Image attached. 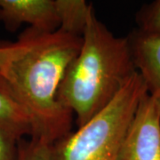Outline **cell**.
Here are the masks:
<instances>
[{"label": "cell", "mask_w": 160, "mask_h": 160, "mask_svg": "<svg viewBox=\"0 0 160 160\" xmlns=\"http://www.w3.org/2000/svg\"><path fill=\"white\" fill-rule=\"evenodd\" d=\"M81 46V36L32 27L15 42H0V80L29 117L31 137L49 145L71 129L73 114L60 103L57 95Z\"/></svg>", "instance_id": "obj_1"}, {"label": "cell", "mask_w": 160, "mask_h": 160, "mask_svg": "<svg viewBox=\"0 0 160 160\" xmlns=\"http://www.w3.org/2000/svg\"><path fill=\"white\" fill-rule=\"evenodd\" d=\"M130 41L112 34L92 9L78 54L66 70L58 101L84 126L111 102L136 71Z\"/></svg>", "instance_id": "obj_2"}, {"label": "cell", "mask_w": 160, "mask_h": 160, "mask_svg": "<svg viewBox=\"0 0 160 160\" xmlns=\"http://www.w3.org/2000/svg\"><path fill=\"white\" fill-rule=\"evenodd\" d=\"M147 92L136 70L106 108L50 145L48 160H117L126 130Z\"/></svg>", "instance_id": "obj_3"}, {"label": "cell", "mask_w": 160, "mask_h": 160, "mask_svg": "<svg viewBox=\"0 0 160 160\" xmlns=\"http://www.w3.org/2000/svg\"><path fill=\"white\" fill-rule=\"evenodd\" d=\"M117 160H160V103L149 92L138 105Z\"/></svg>", "instance_id": "obj_4"}, {"label": "cell", "mask_w": 160, "mask_h": 160, "mask_svg": "<svg viewBox=\"0 0 160 160\" xmlns=\"http://www.w3.org/2000/svg\"><path fill=\"white\" fill-rule=\"evenodd\" d=\"M0 22L14 32L22 24L42 31L60 29L57 0H0Z\"/></svg>", "instance_id": "obj_5"}, {"label": "cell", "mask_w": 160, "mask_h": 160, "mask_svg": "<svg viewBox=\"0 0 160 160\" xmlns=\"http://www.w3.org/2000/svg\"><path fill=\"white\" fill-rule=\"evenodd\" d=\"M133 62L150 95L160 103V38L133 32L128 38Z\"/></svg>", "instance_id": "obj_6"}, {"label": "cell", "mask_w": 160, "mask_h": 160, "mask_svg": "<svg viewBox=\"0 0 160 160\" xmlns=\"http://www.w3.org/2000/svg\"><path fill=\"white\" fill-rule=\"evenodd\" d=\"M0 128L18 139L31 137L32 126L29 117L0 80Z\"/></svg>", "instance_id": "obj_7"}, {"label": "cell", "mask_w": 160, "mask_h": 160, "mask_svg": "<svg viewBox=\"0 0 160 160\" xmlns=\"http://www.w3.org/2000/svg\"><path fill=\"white\" fill-rule=\"evenodd\" d=\"M57 6L61 22L59 29L82 37L92 6L85 0H57Z\"/></svg>", "instance_id": "obj_8"}, {"label": "cell", "mask_w": 160, "mask_h": 160, "mask_svg": "<svg viewBox=\"0 0 160 160\" xmlns=\"http://www.w3.org/2000/svg\"><path fill=\"white\" fill-rule=\"evenodd\" d=\"M136 22L139 34L160 38V0L144 5L138 12Z\"/></svg>", "instance_id": "obj_9"}, {"label": "cell", "mask_w": 160, "mask_h": 160, "mask_svg": "<svg viewBox=\"0 0 160 160\" xmlns=\"http://www.w3.org/2000/svg\"><path fill=\"white\" fill-rule=\"evenodd\" d=\"M29 138L19 141L17 160H48L50 145L39 139Z\"/></svg>", "instance_id": "obj_10"}, {"label": "cell", "mask_w": 160, "mask_h": 160, "mask_svg": "<svg viewBox=\"0 0 160 160\" xmlns=\"http://www.w3.org/2000/svg\"><path fill=\"white\" fill-rule=\"evenodd\" d=\"M20 139L0 128V160H17Z\"/></svg>", "instance_id": "obj_11"}]
</instances>
